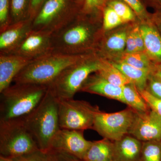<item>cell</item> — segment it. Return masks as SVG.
<instances>
[{
  "label": "cell",
  "mask_w": 161,
  "mask_h": 161,
  "mask_svg": "<svg viewBox=\"0 0 161 161\" xmlns=\"http://www.w3.org/2000/svg\"><path fill=\"white\" fill-rule=\"evenodd\" d=\"M48 90L47 86L14 83L1 93L0 122L23 120L36 108Z\"/></svg>",
  "instance_id": "cell-1"
},
{
  "label": "cell",
  "mask_w": 161,
  "mask_h": 161,
  "mask_svg": "<svg viewBox=\"0 0 161 161\" xmlns=\"http://www.w3.org/2000/svg\"><path fill=\"white\" fill-rule=\"evenodd\" d=\"M59 100L47 90L39 105L23 123L40 150L48 152L52 141L60 129L58 116Z\"/></svg>",
  "instance_id": "cell-2"
},
{
  "label": "cell",
  "mask_w": 161,
  "mask_h": 161,
  "mask_svg": "<svg viewBox=\"0 0 161 161\" xmlns=\"http://www.w3.org/2000/svg\"><path fill=\"white\" fill-rule=\"evenodd\" d=\"M88 55L72 56L52 52L31 60L16 76L13 82L48 86L65 69Z\"/></svg>",
  "instance_id": "cell-3"
},
{
  "label": "cell",
  "mask_w": 161,
  "mask_h": 161,
  "mask_svg": "<svg viewBox=\"0 0 161 161\" xmlns=\"http://www.w3.org/2000/svg\"><path fill=\"white\" fill-rule=\"evenodd\" d=\"M79 12L72 19L52 34L53 53L78 56L90 48L94 36V27L85 22Z\"/></svg>",
  "instance_id": "cell-4"
},
{
  "label": "cell",
  "mask_w": 161,
  "mask_h": 161,
  "mask_svg": "<svg viewBox=\"0 0 161 161\" xmlns=\"http://www.w3.org/2000/svg\"><path fill=\"white\" fill-rule=\"evenodd\" d=\"M91 57L88 55L65 69L47 86L48 90L59 100L74 98L90 75L100 68V58Z\"/></svg>",
  "instance_id": "cell-5"
},
{
  "label": "cell",
  "mask_w": 161,
  "mask_h": 161,
  "mask_svg": "<svg viewBox=\"0 0 161 161\" xmlns=\"http://www.w3.org/2000/svg\"><path fill=\"white\" fill-rule=\"evenodd\" d=\"M38 150L23 120L0 122V156L13 159Z\"/></svg>",
  "instance_id": "cell-6"
},
{
  "label": "cell",
  "mask_w": 161,
  "mask_h": 161,
  "mask_svg": "<svg viewBox=\"0 0 161 161\" xmlns=\"http://www.w3.org/2000/svg\"><path fill=\"white\" fill-rule=\"evenodd\" d=\"M80 9L75 0H47L34 19L32 30L53 33L74 19Z\"/></svg>",
  "instance_id": "cell-7"
},
{
  "label": "cell",
  "mask_w": 161,
  "mask_h": 161,
  "mask_svg": "<svg viewBox=\"0 0 161 161\" xmlns=\"http://www.w3.org/2000/svg\"><path fill=\"white\" fill-rule=\"evenodd\" d=\"M59 100V99H58ZM99 108L84 100L60 99L58 116L60 129L84 130L93 129Z\"/></svg>",
  "instance_id": "cell-8"
},
{
  "label": "cell",
  "mask_w": 161,
  "mask_h": 161,
  "mask_svg": "<svg viewBox=\"0 0 161 161\" xmlns=\"http://www.w3.org/2000/svg\"><path fill=\"white\" fill-rule=\"evenodd\" d=\"M136 112L130 107L114 113L98 111L95 115L92 130L103 138L115 142L129 134Z\"/></svg>",
  "instance_id": "cell-9"
},
{
  "label": "cell",
  "mask_w": 161,
  "mask_h": 161,
  "mask_svg": "<svg viewBox=\"0 0 161 161\" xmlns=\"http://www.w3.org/2000/svg\"><path fill=\"white\" fill-rule=\"evenodd\" d=\"M84 131L60 129L52 141L49 151L66 153L82 160L92 143L85 138Z\"/></svg>",
  "instance_id": "cell-10"
},
{
  "label": "cell",
  "mask_w": 161,
  "mask_h": 161,
  "mask_svg": "<svg viewBox=\"0 0 161 161\" xmlns=\"http://www.w3.org/2000/svg\"><path fill=\"white\" fill-rule=\"evenodd\" d=\"M52 34L49 31L31 30L12 54L34 60L50 53Z\"/></svg>",
  "instance_id": "cell-11"
},
{
  "label": "cell",
  "mask_w": 161,
  "mask_h": 161,
  "mask_svg": "<svg viewBox=\"0 0 161 161\" xmlns=\"http://www.w3.org/2000/svg\"><path fill=\"white\" fill-rule=\"evenodd\" d=\"M129 134L142 142L161 141V116L150 108L136 112Z\"/></svg>",
  "instance_id": "cell-12"
},
{
  "label": "cell",
  "mask_w": 161,
  "mask_h": 161,
  "mask_svg": "<svg viewBox=\"0 0 161 161\" xmlns=\"http://www.w3.org/2000/svg\"><path fill=\"white\" fill-rule=\"evenodd\" d=\"M32 20L28 19L10 24L0 31V54H10L32 30Z\"/></svg>",
  "instance_id": "cell-13"
},
{
  "label": "cell",
  "mask_w": 161,
  "mask_h": 161,
  "mask_svg": "<svg viewBox=\"0 0 161 161\" xmlns=\"http://www.w3.org/2000/svg\"><path fill=\"white\" fill-rule=\"evenodd\" d=\"M31 60L13 54H0V93L10 86L16 76Z\"/></svg>",
  "instance_id": "cell-14"
},
{
  "label": "cell",
  "mask_w": 161,
  "mask_h": 161,
  "mask_svg": "<svg viewBox=\"0 0 161 161\" xmlns=\"http://www.w3.org/2000/svg\"><path fill=\"white\" fill-rule=\"evenodd\" d=\"M91 75L83 84L80 91L101 95L126 104L123 94L122 87L110 83L97 72L95 75Z\"/></svg>",
  "instance_id": "cell-15"
},
{
  "label": "cell",
  "mask_w": 161,
  "mask_h": 161,
  "mask_svg": "<svg viewBox=\"0 0 161 161\" xmlns=\"http://www.w3.org/2000/svg\"><path fill=\"white\" fill-rule=\"evenodd\" d=\"M113 160L141 161L142 142L128 134L113 142Z\"/></svg>",
  "instance_id": "cell-16"
},
{
  "label": "cell",
  "mask_w": 161,
  "mask_h": 161,
  "mask_svg": "<svg viewBox=\"0 0 161 161\" xmlns=\"http://www.w3.org/2000/svg\"><path fill=\"white\" fill-rule=\"evenodd\" d=\"M113 142L103 138L92 142L89 149L84 156L83 161L113 160Z\"/></svg>",
  "instance_id": "cell-17"
},
{
  "label": "cell",
  "mask_w": 161,
  "mask_h": 161,
  "mask_svg": "<svg viewBox=\"0 0 161 161\" xmlns=\"http://www.w3.org/2000/svg\"><path fill=\"white\" fill-rule=\"evenodd\" d=\"M139 28L147 54L153 60L161 62V37L158 33L148 25H142Z\"/></svg>",
  "instance_id": "cell-18"
},
{
  "label": "cell",
  "mask_w": 161,
  "mask_h": 161,
  "mask_svg": "<svg viewBox=\"0 0 161 161\" xmlns=\"http://www.w3.org/2000/svg\"><path fill=\"white\" fill-rule=\"evenodd\" d=\"M128 79L135 85L138 91L145 90L151 71L140 69L120 61L113 63Z\"/></svg>",
  "instance_id": "cell-19"
},
{
  "label": "cell",
  "mask_w": 161,
  "mask_h": 161,
  "mask_svg": "<svg viewBox=\"0 0 161 161\" xmlns=\"http://www.w3.org/2000/svg\"><path fill=\"white\" fill-rule=\"evenodd\" d=\"M97 73L110 83L117 86L123 87L132 83L113 64L101 58L100 68Z\"/></svg>",
  "instance_id": "cell-20"
},
{
  "label": "cell",
  "mask_w": 161,
  "mask_h": 161,
  "mask_svg": "<svg viewBox=\"0 0 161 161\" xmlns=\"http://www.w3.org/2000/svg\"><path fill=\"white\" fill-rule=\"evenodd\" d=\"M123 94L126 105L136 112H147L150 108L139 92L137 88L132 83L122 87Z\"/></svg>",
  "instance_id": "cell-21"
},
{
  "label": "cell",
  "mask_w": 161,
  "mask_h": 161,
  "mask_svg": "<svg viewBox=\"0 0 161 161\" xmlns=\"http://www.w3.org/2000/svg\"><path fill=\"white\" fill-rule=\"evenodd\" d=\"M31 0H10V24L30 19Z\"/></svg>",
  "instance_id": "cell-22"
},
{
  "label": "cell",
  "mask_w": 161,
  "mask_h": 161,
  "mask_svg": "<svg viewBox=\"0 0 161 161\" xmlns=\"http://www.w3.org/2000/svg\"><path fill=\"white\" fill-rule=\"evenodd\" d=\"M141 161H161V141L142 142Z\"/></svg>",
  "instance_id": "cell-23"
},
{
  "label": "cell",
  "mask_w": 161,
  "mask_h": 161,
  "mask_svg": "<svg viewBox=\"0 0 161 161\" xmlns=\"http://www.w3.org/2000/svg\"><path fill=\"white\" fill-rule=\"evenodd\" d=\"M121 61L136 68L151 71L149 58L143 52L125 54Z\"/></svg>",
  "instance_id": "cell-24"
},
{
  "label": "cell",
  "mask_w": 161,
  "mask_h": 161,
  "mask_svg": "<svg viewBox=\"0 0 161 161\" xmlns=\"http://www.w3.org/2000/svg\"><path fill=\"white\" fill-rule=\"evenodd\" d=\"M108 6L116 12L123 22H129L134 19V12L131 7L125 2L119 0H113L108 3Z\"/></svg>",
  "instance_id": "cell-25"
},
{
  "label": "cell",
  "mask_w": 161,
  "mask_h": 161,
  "mask_svg": "<svg viewBox=\"0 0 161 161\" xmlns=\"http://www.w3.org/2000/svg\"><path fill=\"white\" fill-rule=\"evenodd\" d=\"M127 36L125 31L116 33L108 38L105 43L106 47L112 51H123L126 47Z\"/></svg>",
  "instance_id": "cell-26"
},
{
  "label": "cell",
  "mask_w": 161,
  "mask_h": 161,
  "mask_svg": "<svg viewBox=\"0 0 161 161\" xmlns=\"http://www.w3.org/2000/svg\"><path fill=\"white\" fill-rule=\"evenodd\" d=\"M123 23H124L123 21L116 12L111 7L108 6L104 11V29L109 30L113 29Z\"/></svg>",
  "instance_id": "cell-27"
},
{
  "label": "cell",
  "mask_w": 161,
  "mask_h": 161,
  "mask_svg": "<svg viewBox=\"0 0 161 161\" xmlns=\"http://www.w3.org/2000/svg\"><path fill=\"white\" fill-rule=\"evenodd\" d=\"M106 0H84L80 13L86 16L96 14L102 9Z\"/></svg>",
  "instance_id": "cell-28"
},
{
  "label": "cell",
  "mask_w": 161,
  "mask_h": 161,
  "mask_svg": "<svg viewBox=\"0 0 161 161\" xmlns=\"http://www.w3.org/2000/svg\"><path fill=\"white\" fill-rule=\"evenodd\" d=\"M11 160L13 161H51V157L49 152L38 150Z\"/></svg>",
  "instance_id": "cell-29"
},
{
  "label": "cell",
  "mask_w": 161,
  "mask_h": 161,
  "mask_svg": "<svg viewBox=\"0 0 161 161\" xmlns=\"http://www.w3.org/2000/svg\"><path fill=\"white\" fill-rule=\"evenodd\" d=\"M10 0H0V31L10 24Z\"/></svg>",
  "instance_id": "cell-30"
},
{
  "label": "cell",
  "mask_w": 161,
  "mask_h": 161,
  "mask_svg": "<svg viewBox=\"0 0 161 161\" xmlns=\"http://www.w3.org/2000/svg\"><path fill=\"white\" fill-rule=\"evenodd\" d=\"M138 92L149 108L161 116V99L154 97L146 90Z\"/></svg>",
  "instance_id": "cell-31"
},
{
  "label": "cell",
  "mask_w": 161,
  "mask_h": 161,
  "mask_svg": "<svg viewBox=\"0 0 161 161\" xmlns=\"http://www.w3.org/2000/svg\"><path fill=\"white\" fill-rule=\"evenodd\" d=\"M145 90L154 97L161 99V80L156 76L150 75Z\"/></svg>",
  "instance_id": "cell-32"
},
{
  "label": "cell",
  "mask_w": 161,
  "mask_h": 161,
  "mask_svg": "<svg viewBox=\"0 0 161 161\" xmlns=\"http://www.w3.org/2000/svg\"><path fill=\"white\" fill-rule=\"evenodd\" d=\"M51 161H83L82 159L66 153L50 150Z\"/></svg>",
  "instance_id": "cell-33"
},
{
  "label": "cell",
  "mask_w": 161,
  "mask_h": 161,
  "mask_svg": "<svg viewBox=\"0 0 161 161\" xmlns=\"http://www.w3.org/2000/svg\"><path fill=\"white\" fill-rule=\"evenodd\" d=\"M139 16L144 17L146 16V11L144 6L139 0H123Z\"/></svg>",
  "instance_id": "cell-34"
},
{
  "label": "cell",
  "mask_w": 161,
  "mask_h": 161,
  "mask_svg": "<svg viewBox=\"0 0 161 161\" xmlns=\"http://www.w3.org/2000/svg\"><path fill=\"white\" fill-rule=\"evenodd\" d=\"M47 0H31L30 19L33 21L43 4Z\"/></svg>",
  "instance_id": "cell-35"
},
{
  "label": "cell",
  "mask_w": 161,
  "mask_h": 161,
  "mask_svg": "<svg viewBox=\"0 0 161 161\" xmlns=\"http://www.w3.org/2000/svg\"><path fill=\"white\" fill-rule=\"evenodd\" d=\"M136 44L138 52H143L145 50L144 40L141 34L139 27H136L132 31Z\"/></svg>",
  "instance_id": "cell-36"
},
{
  "label": "cell",
  "mask_w": 161,
  "mask_h": 161,
  "mask_svg": "<svg viewBox=\"0 0 161 161\" xmlns=\"http://www.w3.org/2000/svg\"><path fill=\"white\" fill-rule=\"evenodd\" d=\"M125 47L126 53H131L138 52L132 31L127 36Z\"/></svg>",
  "instance_id": "cell-37"
},
{
  "label": "cell",
  "mask_w": 161,
  "mask_h": 161,
  "mask_svg": "<svg viewBox=\"0 0 161 161\" xmlns=\"http://www.w3.org/2000/svg\"><path fill=\"white\" fill-rule=\"evenodd\" d=\"M154 76L161 80V69L158 70L156 72L155 74H154Z\"/></svg>",
  "instance_id": "cell-38"
},
{
  "label": "cell",
  "mask_w": 161,
  "mask_h": 161,
  "mask_svg": "<svg viewBox=\"0 0 161 161\" xmlns=\"http://www.w3.org/2000/svg\"><path fill=\"white\" fill-rule=\"evenodd\" d=\"M75 1H76V3H78V5H79L81 8L82 5H83L84 2V0H75Z\"/></svg>",
  "instance_id": "cell-39"
},
{
  "label": "cell",
  "mask_w": 161,
  "mask_h": 161,
  "mask_svg": "<svg viewBox=\"0 0 161 161\" xmlns=\"http://www.w3.org/2000/svg\"><path fill=\"white\" fill-rule=\"evenodd\" d=\"M0 161H13L10 159L5 158L3 157L0 156Z\"/></svg>",
  "instance_id": "cell-40"
},
{
  "label": "cell",
  "mask_w": 161,
  "mask_h": 161,
  "mask_svg": "<svg viewBox=\"0 0 161 161\" xmlns=\"http://www.w3.org/2000/svg\"><path fill=\"white\" fill-rule=\"evenodd\" d=\"M112 161H114V160H112Z\"/></svg>",
  "instance_id": "cell-41"
},
{
  "label": "cell",
  "mask_w": 161,
  "mask_h": 161,
  "mask_svg": "<svg viewBox=\"0 0 161 161\" xmlns=\"http://www.w3.org/2000/svg\"><path fill=\"white\" fill-rule=\"evenodd\" d=\"M159 1H161V0H159Z\"/></svg>",
  "instance_id": "cell-42"
}]
</instances>
